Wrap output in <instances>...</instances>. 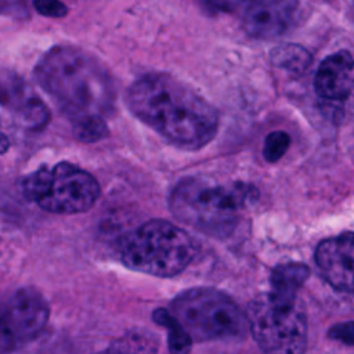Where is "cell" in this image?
Masks as SVG:
<instances>
[{"label":"cell","mask_w":354,"mask_h":354,"mask_svg":"<svg viewBox=\"0 0 354 354\" xmlns=\"http://www.w3.org/2000/svg\"><path fill=\"white\" fill-rule=\"evenodd\" d=\"M130 112L178 148L196 151L218 130V115L194 88L166 73H147L127 90Z\"/></svg>","instance_id":"cell-1"},{"label":"cell","mask_w":354,"mask_h":354,"mask_svg":"<svg viewBox=\"0 0 354 354\" xmlns=\"http://www.w3.org/2000/svg\"><path fill=\"white\" fill-rule=\"evenodd\" d=\"M39 86L71 120L112 112L116 90L108 71L94 57L72 46H55L35 68Z\"/></svg>","instance_id":"cell-2"},{"label":"cell","mask_w":354,"mask_h":354,"mask_svg":"<svg viewBox=\"0 0 354 354\" xmlns=\"http://www.w3.org/2000/svg\"><path fill=\"white\" fill-rule=\"evenodd\" d=\"M256 188L245 183L216 184L201 177H185L169 196V207L176 218L191 228L225 238L239 223L241 210L254 199Z\"/></svg>","instance_id":"cell-3"},{"label":"cell","mask_w":354,"mask_h":354,"mask_svg":"<svg viewBox=\"0 0 354 354\" xmlns=\"http://www.w3.org/2000/svg\"><path fill=\"white\" fill-rule=\"evenodd\" d=\"M196 253L195 241L184 230L159 218L142 223L119 243L120 260L127 268L153 277L178 275Z\"/></svg>","instance_id":"cell-4"},{"label":"cell","mask_w":354,"mask_h":354,"mask_svg":"<svg viewBox=\"0 0 354 354\" xmlns=\"http://www.w3.org/2000/svg\"><path fill=\"white\" fill-rule=\"evenodd\" d=\"M170 311L199 342H239L249 329L246 314L230 296L214 288H192L178 293Z\"/></svg>","instance_id":"cell-5"},{"label":"cell","mask_w":354,"mask_h":354,"mask_svg":"<svg viewBox=\"0 0 354 354\" xmlns=\"http://www.w3.org/2000/svg\"><path fill=\"white\" fill-rule=\"evenodd\" d=\"M21 191L43 210L57 214L87 212L100 196L97 180L69 162L41 166L29 173L21 181Z\"/></svg>","instance_id":"cell-6"},{"label":"cell","mask_w":354,"mask_h":354,"mask_svg":"<svg viewBox=\"0 0 354 354\" xmlns=\"http://www.w3.org/2000/svg\"><path fill=\"white\" fill-rule=\"evenodd\" d=\"M249 329L263 351L301 353L307 343V321L297 297L272 292L254 297L246 308Z\"/></svg>","instance_id":"cell-7"},{"label":"cell","mask_w":354,"mask_h":354,"mask_svg":"<svg viewBox=\"0 0 354 354\" xmlns=\"http://www.w3.org/2000/svg\"><path fill=\"white\" fill-rule=\"evenodd\" d=\"M50 308L35 288L15 290L1 311V351H15L36 339L44 329Z\"/></svg>","instance_id":"cell-8"},{"label":"cell","mask_w":354,"mask_h":354,"mask_svg":"<svg viewBox=\"0 0 354 354\" xmlns=\"http://www.w3.org/2000/svg\"><path fill=\"white\" fill-rule=\"evenodd\" d=\"M297 0H246L242 11L243 30L254 39H274L292 25Z\"/></svg>","instance_id":"cell-9"},{"label":"cell","mask_w":354,"mask_h":354,"mask_svg":"<svg viewBox=\"0 0 354 354\" xmlns=\"http://www.w3.org/2000/svg\"><path fill=\"white\" fill-rule=\"evenodd\" d=\"M315 263L329 285L354 293V232L322 241L315 250Z\"/></svg>","instance_id":"cell-10"},{"label":"cell","mask_w":354,"mask_h":354,"mask_svg":"<svg viewBox=\"0 0 354 354\" xmlns=\"http://www.w3.org/2000/svg\"><path fill=\"white\" fill-rule=\"evenodd\" d=\"M314 87L319 98L346 102L354 95V57L339 51L326 57L318 66Z\"/></svg>","instance_id":"cell-11"},{"label":"cell","mask_w":354,"mask_h":354,"mask_svg":"<svg viewBox=\"0 0 354 354\" xmlns=\"http://www.w3.org/2000/svg\"><path fill=\"white\" fill-rule=\"evenodd\" d=\"M3 105L29 129H41L48 122V109L44 102L14 75L3 79Z\"/></svg>","instance_id":"cell-12"},{"label":"cell","mask_w":354,"mask_h":354,"mask_svg":"<svg viewBox=\"0 0 354 354\" xmlns=\"http://www.w3.org/2000/svg\"><path fill=\"white\" fill-rule=\"evenodd\" d=\"M310 275V270L306 264L301 263H286L279 264L274 268L270 282L271 292L282 296L295 299L297 297V292L301 285L307 281Z\"/></svg>","instance_id":"cell-13"},{"label":"cell","mask_w":354,"mask_h":354,"mask_svg":"<svg viewBox=\"0 0 354 354\" xmlns=\"http://www.w3.org/2000/svg\"><path fill=\"white\" fill-rule=\"evenodd\" d=\"M153 321L166 328L167 335V346L173 353H187L192 346V336L184 328V325L177 319V317L165 308H158L152 314Z\"/></svg>","instance_id":"cell-14"},{"label":"cell","mask_w":354,"mask_h":354,"mask_svg":"<svg viewBox=\"0 0 354 354\" xmlns=\"http://www.w3.org/2000/svg\"><path fill=\"white\" fill-rule=\"evenodd\" d=\"M271 61L278 68L293 73H301L310 66L311 55L304 47L289 43L272 48Z\"/></svg>","instance_id":"cell-15"},{"label":"cell","mask_w":354,"mask_h":354,"mask_svg":"<svg viewBox=\"0 0 354 354\" xmlns=\"http://www.w3.org/2000/svg\"><path fill=\"white\" fill-rule=\"evenodd\" d=\"M73 133L83 142H95L108 136V126L101 115H88L72 120Z\"/></svg>","instance_id":"cell-16"},{"label":"cell","mask_w":354,"mask_h":354,"mask_svg":"<svg viewBox=\"0 0 354 354\" xmlns=\"http://www.w3.org/2000/svg\"><path fill=\"white\" fill-rule=\"evenodd\" d=\"M112 350L119 351H155L158 350L156 339L148 333V330H134L129 332L124 337H122Z\"/></svg>","instance_id":"cell-17"},{"label":"cell","mask_w":354,"mask_h":354,"mask_svg":"<svg viewBox=\"0 0 354 354\" xmlns=\"http://www.w3.org/2000/svg\"><path fill=\"white\" fill-rule=\"evenodd\" d=\"M289 145H290V137L288 133L282 130L271 131L264 138L263 156L268 163H275L286 153Z\"/></svg>","instance_id":"cell-18"},{"label":"cell","mask_w":354,"mask_h":354,"mask_svg":"<svg viewBox=\"0 0 354 354\" xmlns=\"http://www.w3.org/2000/svg\"><path fill=\"white\" fill-rule=\"evenodd\" d=\"M33 7L44 17L61 18L68 14V7L59 0H33Z\"/></svg>","instance_id":"cell-19"},{"label":"cell","mask_w":354,"mask_h":354,"mask_svg":"<svg viewBox=\"0 0 354 354\" xmlns=\"http://www.w3.org/2000/svg\"><path fill=\"white\" fill-rule=\"evenodd\" d=\"M328 336L332 340L342 342L344 344L354 346V321L339 322L328 330Z\"/></svg>","instance_id":"cell-20"},{"label":"cell","mask_w":354,"mask_h":354,"mask_svg":"<svg viewBox=\"0 0 354 354\" xmlns=\"http://www.w3.org/2000/svg\"><path fill=\"white\" fill-rule=\"evenodd\" d=\"M246 0H202V3L205 6H207L210 10L214 11H232L241 6L245 4Z\"/></svg>","instance_id":"cell-21"},{"label":"cell","mask_w":354,"mask_h":354,"mask_svg":"<svg viewBox=\"0 0 354 354\" xmlns=\"http://www.w3.org/2000/svg\"><path fill=\"white\" fill-rule=\"evenodd\" d=\"M353 10H354V0H353Z\"/></svg>","instance_id":"cell-22"}]
</instances>
